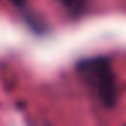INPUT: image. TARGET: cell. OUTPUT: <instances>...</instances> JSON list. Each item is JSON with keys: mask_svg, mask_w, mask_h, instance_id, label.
<instances>
[{"mask_svg": "<svg viewBox=\"0 0 126 126\" xmlns=\"http://www.w3.org/2000/svg\"><path fill=\"white\" fill-rule=\"evenodd\" d=\"M82 82L98 104L107 110L116 107L119 99V88L111 61L107 56H94L82 59L77 64Z\"/></svg>", "mask_w": 126, "mask_h": 126, "instance_id": "obj_1", "label": "cell"}, {"mask_svg": "<svg viewBox=\"0 0 126 126\" xmlns=\"http://www.w3.org/2000/svg\"><path fill=\"white\" fill-rule=\"evenodd\" d=\"M11 2L18 8H25V5H27V0H11Z\"/></svg>", "mask_w": 126, "mask_h": 126, "instance_id": "obj_3", "label": "cell"}, {"mask_svg": "<svg viewBox=\"0 0 126 126\" xmlns=\"http://www.w3.org/2000/svg\"><path fill=\"white\" fill-rule=\"evenodd\" d=\"M73 16H79L86 9V0H59Z\"/></svg>", "mask_w": 126, "mask_h": 126, "instance_id": "obj_2", "label": "cell"}]
</instances>
